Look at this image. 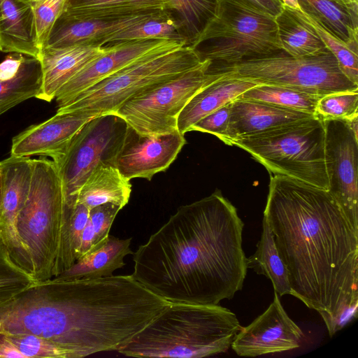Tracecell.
Returning a JSON list of instances; mask_svg holds the SVG:
<instances>
[{
	"label": "cell",
	"mask_w": 358,
	"mask_h": 358,
	"mask_svg": "<svg viewBox=\"0 0 358 358\" xmlns=\"http://www.w3.org/2000/svg\"><path fill=\"white\" fill-rule=\"evenodd\" d=\"M283 6L290 8L301 10L297 0H280Z\"/></svg>",
	"instance_id": "cell-44"
},
{
	"label": "cell",
	"mask_w": 358,
	"mask_h": 358,
	"mask_svg": "<svg viewBox=\"0 0 358 358\" xmlns=\"http://www.w3.org/2000/svg\"><path fill=\"white\" fill-rule=\"evenodd\" d=\"M0 51L39 57L33 8L20 0H0Z\"/></svg>",
	"instance_id": "cell-20"
},
{
	"label": "cell",
	"mask_w": 358,
	"mask_h": 358,
	"mask_svg": "<svg viewBox=\"0 0 358 358\" xmlns=\"http://www.w3.org/2000/svg\"><path fill=\"white\" fill-rule=\"evenodd\" d=\"M94 117L78 112H57L50 119L15 136L12 140L10 155L48 157L56 162L78 131Z\"/></svg>",
	"instance_id": "cell-17"
},
{
	"label": "cell",
	"mask_w": 358,
	"mask_h": 358,
	"mask_svg": "<svg viewBox=\"0 0 358 358\" xmlns=\"http://www.w3.org/2000/svg\"><path fill=\"white\" fill-rule=\"evenodd\" d=\"M89 214L90 209L83 204L76 203L71 206L64 204L55 277L69 269L76 262Z\"/></svg>",
	"instance_id": "cell-29"
},
{
	"label": "cell",
	"mask_w": 358,
	"mask_h": 358,
	"mask_svg": "<svg viewBox=\"0 0 358 358\" xmlns=\"http://www.w3.org/2000/svg\"><path fill=\"white\" fill-rule=\"evenodd\" d=\"M131 241V238L122 239L109 235L101 247L79 258L69 269L56 278L62 280H91L111 276L115 271L125 265L124 258L133 254L130 248Z\"/></svg>",
	"instance_id": "cell-24"
},
{
	"label": "cell",
	"mask_w": 358,
	"mask_h": 358,
	"mask_svg": "<svg viewBox=\"0 0 358 358\" xmlns=\"http://www.w3.org/2000/svg\"><path fill=\"white\" fill-rule=\"evenodd\" d=\"M345 121L353 132L355 136L358 138V115L354 116Z\"/></svg>",
	"instance_id": "cell-43"
},
{
	"label": "cell",
	"mask_w": 358,
	"mask_h": 358,
	"mask_svg": "<svg viewBox=\"0 0 358 358\" xmlns=\"http://www.w3.org/2000/svg\"><path fill=\"white\" fill-rule=\"evenodd\" d=\"M66 0H45L33 8L36 38L41 51L62 13Z\"/></svg>",
	"instance_id": "cell-37"
},
{
	"label": "cell",
	"mask_w": 358,
	"mask_h": 358,
	"mask_svg": "<svg viewBox=\"0 0 358 358\" xmlns=\"http://www.w3.org/2000/svg\"><path fill=\"white\" fill-rule=\"evenodd\" d=\"M131 185L115 165L101 162L91 172L78 191L76 203L91 210L112 203L121 209L130 198Z\"/></svg>",
	"instance_id": "cell-23"
},
{
	"label": "cell",
	"mask_w": 358,
	"mask_h": 358,
	"mask_svg": "<svg viewBox=\"0 0 358 358\" xmlns=\"http://www.w3.org/2000/svg\"><path fill=\"white\" fill-rule=\"evenodd\" d=\"M120 210L119 206L112 203L103 204L90 210L77 260L106 242L113 222Z\"/></svg>",
	"instance_id": "cell-33"
},
{
	"label": "cell",
	"mask_w": 358,
	"mask_h": 358,
	"mask_svg": "<svg viewBox=\"0 0 358 358\" xmlns=\"http://www.w3.org/2000/svg\"><path fill=\"white\" fill-rule=\"evenodd\" d=\"M316 115L237 98L231 102L230 116L224 143L311 118Z\"/></svg>",
	"instance_id": "cell-18"
},
{
	"label": "cell",
	"mask_w": 358,
	"mask_h": 358,
	"mask_svg": "<svg viewBox=\"0 0 358 358\" xmlns=\"http://www.w3.org/2000/svg\"><path fill=\"white\" fill-rule=\"evenodd\" d=\"M159 39L176 41L186 46L176 20L165 10H162L118 33L109 43L133 40Z\"/></svg>",
	"instance_id": "cell-32"
},
{
	"label": "cell",
	"mask_w": 358,
	"mask_h": 358,
	"mask_svg": "<svg viewBox=\"0 0 358 358\" xmlns=\"http://www.w3.org/2000/svg\"><path fill=\"white\" fill-rule=\"evenodd\" d=\"M238 98L316 115L317 103L320 96L287 87L259 84Z\"/></svg>",
	"instance_id": "cell-30"
},
{
	"label": "cell",
	"mask_w": 358,
	"mask_h": 358,
	"mask_svg": "<svg viewBox=\"0 0 358 358\" xmlns=\"http://www.w3.org/2000/svg\"><path fill=\"white\" fill-rule=\"evenodd\" d=\"M315 113L323 120H347L358 115V90L343 91L320 96Z\"/></svg>",
	"instance_id": "cell-36"
},
{
	"label": "cell",
	"mask_w": 358,
	"mask_h": 358,
	"mask_svg": "<svg viewBox=\"0 0 358 358\" xmlns=\"http://www.w3.org/2000/svg\"><path fill=\"white\" fill-rule=\"evenodd\" d=\"M176 20L186 46L194 47L215 17L219 0H162Z\"/></svg>",
	"instance_id": "cell-26"
},
{
	"label": "cell",
	"mask_w": 358,
	"mask_h": 358,
	"mask_svg": "<svg viewBox=\"0 0 358 358\" xmlns=\"http://www.w3.org/2000/svg\"><path fill=\"white\" fill-rule=\"evenodd\" d=\"M301 10L349 45H358V0H297Z\"/></svg>",
	"instance_id": "cell-22"
},
{
	"label": "cell",
	"mask_w": 358,
	"mask_h": 358,
	"mask_svg": "<svg viewBox=\"0 0 358 358\" xmlns=\"http://www.w3.org/2000/svg\"><path fill=\"white\" fill-rule=\"evenodd\" d=\"M186 143L179 131L154 136L141 135L128 126L124 142L117 155L115 166L128 180H150L165 171Z\"/></svg>",
	"instance_id": "cell-15"
},
{
	"label": "cell",
	"mask_w": 358,
	"mask_h": 358,
	"mask_svg": "<svg viewBox=\"0 0 358 358\" xmlns=\"http://www.w3.org/2000/svg\"><path fill=\"white\" fill-rule=\"evenodd\" d=\"M0 357L24 358L15 345L2 335H0Z\"/></svg>",
	"instance_id": "cell-42"
},
{
	"label": "cell",
	"mask_w": 358,
	"mask_h": 358,
	"mask_svg": "<svg viewBox=\"0 0 358 358\" xmlns=\"http://www.w3.org/2000/svg\"><path fill=\"white\" fill-rule=\"evenodd\" d=\"M128 125L110 113L88 121L73 136L64 155L54 162L62 181L64 204H76L81 186L101 162L115 166Z\"/></svg>",
	"instance_id": "cell-11"
},
{
	"label": "cell",
	"mask_w": 358,
	"mask_h": 358,
	"mask_svg": "<svg viewBox=\"0 0 358 358\" xmlns=\"http://www.w3.org/2000/svg\"><path fill=\"white\" fill-rule=\"evenodd\" d=\"M169 303L131 275L34 282L8 303L0 335H35L64 358L117 351Z\"/></svg>",
	"instance_id": "cell-1"
},
{
	"label": "cell",
	"mask_w": 358,
	"mask_h": 358,
	"mask_svg": "<svg viewBox=\"0 0 358 358\" xmlns=\"http://www.w3.org/2000/svg\"><path fill=\"white\" fill-rule=\"evenodd\" d=\"M3 336V335H2ZM12 342L24 358L60 357L62 352L48 341L32 334L4 336Z\"/></svg>",
	"instance_id": "cell-38"
},
{
	"label": "cell",
	"mask_w": 358,
	"mask_h": 358,
	"mask_svg": "<svg viewBox=\"0 0 358 358\" xmlns=\"http://www.w3.org/2000/svg\"><path fill=\"white\" fill-rule=\"evenodd\" d=\"M35 281L11 260L0 236V306L15 299Z\"/></svg>",
	"instance_id": "cell-34"
},
{
	"label": "cell",
	"mask_w": 358,
	"mask_h": 358,
	"mask_svg": "<svg viewBox=\"0 0 358 358\" xmlns=\"http://www.w3.org/2000/svg\"><path fill=\"white\" fill-rule=\"evenodd\" d=\"M231 102L200 119L189 128V131L210 134L224 142L230 116Z\"/></svg>",
	"instance_id": "cell-39"
},
{
	"label": "cell",
	"mask_w": 358,
	"mask_h": 358,
	"mask_svg": "<svg viewBox=\"0 0 358 358\" xmlns=\"http://www.w3.org/2000/svg\"><path fill=\"white\" fill-rule=\"evenodd\" d=\"M1 203H2V182H1V170H0V212H1Z\"/></svg>",
	"instance_id": "cell-46"
},
{
	"label": "cell",
	"mask_w": 358,
	"mask_h": 358,
	"mask_svg": "<svg viewBox=\"0 0 358 358\" xmlns=\"http://www.w3.org/2000/svg\"><path fill=\"white\" fill-rule=\"evenodd\" d=\"M210 62L154 86L133 96L114 114L141 135L154 136L178 131V118L191 99L222 74L207 72Z\"/></svg>",
	"instance_id": "cell-10"
},
{
	"label": "cell",
	"mask_w": 358,
	"mask_h": 358,
	"mask_svg": "<svg viewBox=\"0 0 358 358\" xmlns=\"http://www.w3.org/2000/svg\"><path fill=\"white\" fill-rule=\"evenodd\" d=\"M101 55L86 64L59 90L57 108L70 103L81 92L124 68L151 55L184 46L171 40H133L108 43Z\"/></svg>",
	"instance_id": "cell-13"
},
{
	"label": "cell",
	"mask_w": 358,
	"mask_h": 358,
	"mask_svg": "<svg viewBox=\"0 0 358 358\" xmlns=\"http://www.w3.org/2000/svg\"><path fill=\"white\" fill-rule=\"evenodd\" d=\"M325 130L318 115L233 142L268 171L328 189Z\"/></svg>",
	"instance_id": "cell-6"
},
{
	"label": "cell",
	"mask_w": 358,
	"mask_h": 358,
	"mask_svg": "<svg viewBox=\"0 0 358 358\" xmlns=\"http://www.w3.org/2000/svg\"><path fill=\"white\" fill-rule=\"evenodd\" d=\"M164 10L162 0H66L64 11L82 15H129Z\"/></svg>",
	"instance_id": "cell-31"
},
{
	"label": "cell",
	"mask_w": 358,
	"mask_h": 358,
	"mask_svg": "<svg viewBox=\"0 0 358 358\" xmlns=\"http://www.w3.org/2000/svg\"><path fill=\"white\" fill-rule=\"evenodd\" d=\"M21 1L24 2V3L28 4L29 6L34 8L36 5L39 4L40 3L43 2L45 0H20Z\"/></svg>",
	"instance_id": "cell-45"
},
{
	"label": "cell",
	"mask_w": 358,
	"mask_h": 358,
	"mask_svg": "<svg viewBox=\"0 0 358 358\" xmlns=\"http://www.w3.org/2000/svg\"><path fill=\"white\" fill-rule=\"evenodd\" d=\"M24 55L13 53L8 55L0 64V80H5L13 77L17 72Z\"/></svg>",
	"instance_id": "cell-40"
},
{
	"label": "cell",
	"mask_w": 358,
	"mask_h": 358,
	"mask_svg": "<svg viewBox=\"0 0 358 358\" xmlns=\"http://www.w3.org/2000/svg\"><path fill=\"white\" fill-rule=\"evenodd\" d=\"M328 191L358 231V138L345 120H323Z\"/></svg>",
	"instance_id": "cell-12"
},
{
	"label": "cell",
	"mask_w": 358,
	"mask_h": 358,
	"mask_svg": "<svg viewBox=\"0 0 358 358\" xmlns=\"http://www.w3.org/2000/svg\"><path fill=\"white\" fill-rule=\"evenodd\" d=\"M43 85V71L38 58L24 55L16 74L0 80V115L32 97L39 95Z\"/></svg>",
	"instance_id": "cell-28"
},
{
	"label": "cell",
	"mask_w": 358,
	"mask_h": 358,
	"mask_svg": "<svg viewBox=\"0 0 358 358\" xmlns=\"http://www.w3.org/2000/svg\"><path fill=\"white\" fill-rule=\"evenodd\" d=\"M28 196L16 220L18 235L31 259L35 282L55 277L64 196L52 160L34 159Z\"/></svg>",
	"instance_id": "cell-7"
},
{
	"label": "cell",
	"mask_w": 358,
	"mask_h": 358,
	"mask_svg": "<svg viewBox=\"0 0 358 358\" xmlns=\"http://www.w3.org/2000/svg\"><path fill=\"white\" fill-rule=\"evenodd\" d=\"M242 327L217 305L169 302L117 352L127 357L201 358L225 352Z\"/></svg>",
	"instance_id": "cell-4"
},
{
	"label": "cell",
	"mask_w": 358,
	"mask_h": 358,
	"mask_svg": "<svg viewBox=\"0 0 358 358\" xmlns=\"http://www.w3.org/2000/svg\"><path fill=\"white\" fill-rule=\"evenodd\" d=\"M106 50V45L43 49L38 57L43 71V85L37 99L52 101L64 85Z\"/></svg>",
	"instance_id": "cell-19"
},
{
	"label": "cell",
	"mask_w": 358,
	"mask_h": 358,
	"mask_svg": "<svg viewBox=\"0 0 358 358\" xmlns=\"http://www.w3.org/2000/svg\"><path fill=\"white\" fill-rule=\"evenodd\" d=\"M257 85L259 83L222 74L196 93L185 106L178 118V131L185 135L200 119Z\"/></svg>",
	"instance_id": "cell-21"
},
{
	"label": "cell",
	"mask_w": 358,
	"mask_h": 358,
	"mask_svg": "<svg viewBox=\"0 0 358 358\" xmlns=\"http://www.w3.org/2000/svg\"><path fill=\"white\" fill-rule=\"evenodd\" d=\"M247 267L268 278L279 296L291 294L288 271L278 254L272 231L264 216L257 250L247 258Z\"/></svg>",
	"instance_id": "cell-27"
},
{
	"label": "cell",
	"mask_w": 358,
	"mask_h": 358,
	"mask_svg": "<svg viewBox=\"0 0 358 358\" xmlns=\"http://www.w3.org/2000/svg\"><path fill=\"white\" fill-rule=\"evenodd\" d=\"M243 227L236 208L216 189L180 206L139 245L131 275L169 302L217 305L231 299L248 271Z\"/></svg>",
	"instance_id": "cell-3"
},
{
	"label": "cell",
	"mask_w": 358,
	"mask_h": 358,
	"mask_svg": "<svg viewBox=\"0 0 358 358\" xmlns=\"http://www.w3.org/2000/svg\"><path fill=\"white\" fill-rule=\"evenodd\" d=\"M305 15L326 47L336 59L343 74L352 83L358 85V45L347 44L327 31L317 21L306 14Z\"/></svg>",
	"instance_id": "cell-35"
},
{
	"label": "cell",
	"mask_w": 358,
	"mask_h": 358,
	"mask_svg": "<svg viewBox=\"0 0 358 358\" xmlns=\"http://www.w3.org/2000/svg\"><path fill=\"white\" fill-rule=\"evenodd\" d=\"M264 216L291 295L323 320L358 304V231L328 190L271 176Z\"/></svg>",
	"instance_id": "cell-2"
},
{
	"label": "cell",
	"mask_w": 358,
	"mask_h": 358,
	"mask_svg": "<svg viewBox=\"0 0 358 358\" xmlns=\"http://www.w3.org/2000/svg\"><path fill=\"white\" fill-rule=\"evenodd\" d=\"M250 5L275 17L282 10L283 4L280 0H243Z\"/></svg>",
	"instance_id": "cell-41"
},
{
	"label": "cell",
	"mask_w": 358,
	"mask_h": 358,
	"mask_svg": "<svg viewBox=\"0 0 358 358\" xmlns=\"http://www.w3.org/2000/svg\"><path fill=\"white\" fill-rule=\"evenodd\" d=\"M203 62L190 46L157 52L138 60L81 92L57 112L97 117L114 113L127 100L189 71Z\"/></svg>",
	"instance_id": "cell-8"
},
{
	"label": "cell",
	"mask_w": 358,
	"mask_h": 358,
	"mask_svg": "<svg viewBox=\"0 0 358 358\" xmlns=\"http://www.w3.org/2000/svg\"><path fill=\"white\" fill-rule=\"evenodd\" d=\"M303 333L288 316L274 293L268 308L249 325L241 327L231 348L241 357H258L299 347Z\"/></svg>",
	"instance_id": "cell-14"
},
{
	"label": "cell",
	"mask_w": 358,
	"mask_h": 358,
	"mask_svg": "<svg viewBox=\"0 0 358 358\" xmlns=\"http://www.w3.org/2000/svg\"><path fill=\"white\" fill-rule=\"evenodd\" d=\"M160 10L129 15H82L62 10L44 48L102 47L118 33Z\"/></svg>",
	"instance_id": "cell-16"
},
{
	"label": "cell",
	"mask_w": 358,
	"mask_h": 358,
	"mask_svg": "<svg viewBox=\"0 0 358 358\" xmlns=\"http://www.w3.org/2000/svg\"><path fill=\"white\" fill-rule=\"evenodd\" d=\"M282 49L293 57L319 55L328 50L301 10L282 6L275 17Z\"/></svg>",
	"instance_id": "cell-25"
},
{
	"label": "cell",
	"mask_w": 358,
	"mask_h": 358,
	"mask_svg": "<svg viewBox=\"0 0 358 358\" xmlns=\"http://www.w3.org/2000/svg\"><path fill=\"white\" fill-rule=\"evenodd\" d=\"M207 72L259 84L287 87L320 96L358 90V85L343 74L329 50L319 55L305 57H293L282 51L231 64H209Z\"/></svg>",
	"instance_id": "cell-9"
},
{
	"label": "cell",
	"mask_w": 358,
	"mask_h": 358,
	"mask_svg": "<svg viewBox=\"0 0 358 358\" xmlns=\"http://www.w3.org/2000/svg\"><path fill=\"white\" fill-rule=\"evenodd\" d=\"M193 48L210 65H227L278 54L275 17L243 0H219L216 14Z\"/></svg>",
	"instance_id": "cell-5"
}]
</instances>
